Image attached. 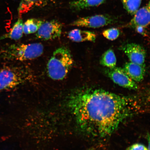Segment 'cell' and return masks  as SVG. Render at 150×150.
Listing matches in <instances>:
<instances>
[{
    "label": "cell",
    "mask_w": 150,
    "mask_h": 150,
    "mask_svg": "<svg viewBox=\"0 0 150 150\" xmlns=\"http://www.w3.org/2000/svg\"><path fill=\"white\" fill-rule=\"evenodd\" d=\"M70 103L82 132L87 136L100 139L111 136L141 109L135 97L89 87L75 91Z\"/></svg>",
    "instance_id": "1"
},
{
    "label": "cell",
    "mask_w": 150,
    "mask_h": 150,
    "mask_svg": "<svg viewBox=\"0 0 150 150\" xmlns=\"http://www.w3.org/2000/svg\"><path fill=\"white\" fill-rule=\"evenodd\" d=\"M74 63V59L68 48L63 46L57 48L47 64L48 76L55 80H63L72 68Z\"/></svg>",
    "instance_id": "2"
},
{
    "label": "cell",
    "mask_w": 150,
    "mask_h": 150,
    "mask_svg": "<svg viewBox=\"0 0 150 150\" xmlns=\"http://www.w3.org/2000/svg\"><path fill=\"white\" fill-rule=\"evenodd\" d=\"M32 72L24 66L6 67L0 69V91L13 88L33 79Z\"/></svg>",
    "instance_id": "3"
},
{
    "label": "cell",
    "mask_w": 150,
    "mask_h": 150,
    "mask_svg": "<svg viewBox=\"0 0 150 150\" xmlns=\"http://www.w3.org/2000/svg\"><path fill=\"white\" fill-rule=\"evenodd\" d=\"M44 46L40 43L17 44L11 45L4 50V59L20 61L36 59L42 55Z\"/></svg>",
    "instance_id": "4"
},
{
    "label": "cell",
    "mask_w": 150,
    "mask_h": 150,
    "mask_svg": "<svg viewBox=\"0 0 150 150\" xmlns=\"http://www.w3.org/2000/svg\"><path fill=\"white\" fill-rule=\"evenodd\" d=\"M117 17L108 14L96 15L80 18L73 22L70 25L78 27L97 28L117 23Z\"/></svg>",
    "instance_id": "5"
},
{
    "label": "cell",
    "mask_w": 150,
    "mask_h": 150,
    "mask_svg": "<svg viewBox=\"0 0 150 150\" xmlns=\"http://www.w3.org/2000/svg\"><path fill=\"white\" fill-rule=\"evenodd\" d=\"M105 74L114 83L122 87L130 90H137L138 86L127 74L123 68L115 67L106 69Z\"/></svg>",
    "instance_id": "6"
},
{
    "label": "cell",
    "mask_w": 150,
    "mask_h": 150,
    "mask_svg": "<svg viewBox=\"0 0 150 150\" xmlns=\"http://www.w3.org/2000/svg\"><path fill=\"white\" fill-rule=\"evenodd\" d=\"M62 25L56 20L43 22L37 32L36 36L39 39L48 40L61 37Z\"/></svg>",
    "instance_id": "7"
},
{
    "label": "cell",
    "mask_w": 150,
    "mask_h": 150,
    "mask_svg": "<svg viewBox=\"0 0 150 150\" xmlns=\"http://www.w3.org/2000/svg\"><path fill=\"white\" fill-rule=\"evenodd\" d=\"M131 62L142 65L145 64L146 53L145 49L136 43H127L120 47Z\"/></svg>",
    "instance_id": "8"
},
{
    "label": "cell",
    "mask_w": 150,
    "mask_h": 150,
    "mask_svg": "<svg viewBox=\"0 0 150 150\" xmlns=\"http://www.w3.org/2000/svg\"><path fill=\"white\" fill-rule=\"evenodd\" d=\"M134 17L125 27L133 29L147 27L150 24V2L145 6L139 9Z\"/></svg>",
    "instance_id": "9"
},
{
    "label": "cell",
    "mask_w": 150,
    "mask_h": 150,
    "mask_svg": "<svg viewBox=\"0 0 150 150\" xmlns=\"http://www.w3.org/2000/svg\"><path fill=\"white\" fill-rule=\"evenodd\" d=\"M123 68L134 82H140L143 80L146 73L145 64L140 65L130 62L125 63Z\"/></svg>",
    "instance_id": "10"
},
{
    "label": "cell",
    "mask_w": 150,
    "mask_h": 150,
    "mask_svg": "<svg viewBox=\"0 0 150 150\" xmlns=\"http://www.w3.org/2000/svg\"><path fill=\"white\" fill-rule=\"evenodd\" d=\"M68 37L70 40L76 42H95L96 35L93 32L74 29L69 32Z\"/></svg>",
    "instance_id": "11"
},
{
    "label": "cell",
    "mask_w": 150,
    "mask_h": 150,
    "mask_svg": "<svg viewBox=\"0 0 150 150\" xmlns=\"http://www.w3.org/2000/svg\"><path fill=\"white\" fill-rule=\"evenodd\" d=\"M107 0H76L71 2L70 7L74 11H78L91 7L98 6Z\"/></svg>",
    "instance_id": "12"
},
{
    "label": "cell",
    "mask_w": 150,
    "mask_h": 150,
    "mask_svg": "<svg viewBox=\"0 0 150 150\" xmlns=\"http://www.w3.org/2000/svg\"><path fill=\"white\" fill-rule=\"evenodd\" d=\"M48 0H21L18 11L19 17L35 8L45 5Z\"/></svg>",
    "instance_id": "13"
},
{
    "label": "cell",
    "mask_w": 150,
    "mask_h": 150,
    "mask_svg": "<svg viewBox=\"0 0 150 150\" xmlns=\"http://www.w3.org/2000/svg\"><path fill=\"white\" fill-rule=\"evenodd\" d=\"M23 21L21 17H19L10 31L1 36L0 39H9L14 40H19L23 35Z\"/></svg>",
    "instance_id": "14"
},
{
    "label": "cell",
    "mask_w": 150,
    "mask_h": 150,
    "mask_svg": "<svg viewBox=\"0 0 150 150\" xmlns=\"http://www.w3.org/2000/svg\"><path fill=\"white\" fill-rule=\"evenodd\" d=\"M117 58L115 53L111 49L105 52L100 57L101 65L109 69L113 68L117 64Z\"/></svg>",
    "instance_id": "15"
},
{
    "label": "cell",
    "mask_w": 150,
    "mask_h": 150,
    "mask_svg": "<svg viewBox=\"0 0 150 150\" xmlns=\"http://www.w3.org/2000/svg\"><path fill=\"white\" fill-rule=\"evenodd\" d=\"M44 22L39 19L33 18L28 19L23 23V33L28 35L37 32Z\"/></svg>",
    "instance_id": "16"
},
{
    "label": "cell",
    "mask_w": 150,
    "mask_h": 150,
    "mask_svg": "<svg viewBox=\"0 0 150 150\" xmlns=\"http://www.w3.org/2000/svg\"><path fill=\"white\" fill-rule=\"evenodd\" d=\"M142 0H122L124 8L128 14L134 16L139 9Z\"/></svg>",
    "instance_id": "17"
},
{
    "label": "cell",
    "mask_w": 150,
    "mask_h": 150,
    "mask_svg": "<svg viewBox=\"0 0 150 150\" xmlns=\"http://www.w3.org/2000/svg\"><path fill=\"white\" fill-rule=\"evenodd\" d=\"M102 34L105 38L110 40L113 41L119 37L120 32L117 28H112L105 30Z\"/></svg>",
    "instance_id": "18"
},
{
    "label": "cell",
    "mask_w": 150,
    "mask_h": 150,
    "mask_svg": "<svg viewBox=\"0 0 150 150\" xmlns=\"http://www.w3.org/2000/svg\"><path fill=\"white\" fill-rule=\"evenodd\" d=\"M149 148L144 144L136 143L129 146L126 150H149Z\"/></svg>",
    "instance_id": "19"
},
{
    "label": "cell",
    "mask_w": 150,
    "mask_h": 150,
    "mask_svg": "<svg viewBox=\"0 0 150 150\" xmlns=\"http://www.w3.org/2000/svg\"><path fill=\"white\" fill-rule=\"evenodd\" d=\"M87 150H95V149L94 148L91 147L89 149H88Z\"/></svg>",
    "instance_id": "20"
}]
</instances>
